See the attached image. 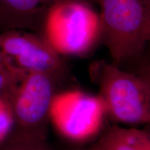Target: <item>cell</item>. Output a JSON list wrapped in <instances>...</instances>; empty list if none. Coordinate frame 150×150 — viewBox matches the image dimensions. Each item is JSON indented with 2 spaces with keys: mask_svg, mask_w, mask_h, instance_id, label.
I'll return each instance as SVG.
<instances>
[{
  "mask_svg": "<svg viewBox=\"0 0 150 150\" xmlns=\"http://www.w3.org/2000/svg\"><path fill=\"white\" fill-rule=\"evenodd\" d=\"M102 6L100 35L117 65L147 44L150 11L145 0H102Z\"/></svg>",
  "mask_w": 150,
  "mask_h": 150,
  "instance_id": "6da1fadb",
  "label": "cell"
},
{
  "mask_svg": "<svg viewBox=\"0 0 150 150\" xmlns=\"http://www.w3.org/2000/svg\"><path fill=\"white\" fill-rule=\"evenodd\" d=\"M106 113L118 122L150 125V84L143 76L100 63L96 70Z\"/></svg>",
  "mask_w": 150,
  "mask_h": 150,
  "instance_id": "7a4b0ae2",
  "label": "cell"
},
{
  "mask_svg": "<svg viewBox=\"0 0 150 150\" xmlns=\"http://www.w3.org/2000/svg\"><path fill=\"white\" fill-rule=\"evenodd\" d=\"M100 34V16L79 1H58L47 13L45 40L59 55L86 53Z\"/></svg>",
  "mask_w": 150,
  "mask_h": 150,
  "instance_id": "3957f363",
  "label": "cell"
},
{
  "mask_svg": "<svg viewBox=\"0 0 150 150\" xmlns=\"http://www.w3.org/2000/svg\"><path fill=\"white\" fill-rule=\"evenodd\" d=\"M58 81L43 73L22 76L8 100L13 119L11 135L47 140Z\"/></svg>",
  "mask_w": 150,
  "mask_h": 150,
  "instance_id": "277c9868",
  "label": "cell"
},
{
  "mask_svg": "<svg viewBox=\"0 0 150 150\" xmlns=\"http://www.w3.org/2000/svg\"><path fill=\"white\" fill-rule=\"evenodd\" d=\"M106 115V107L99 95L67 91L54 96L50 120L65 138L83 142L98 134Z\"/></svg>",
  "mask_w": 150,
  "mask_h": 150,
  "instance_id": "5b68a950",
  "label": "cell"
},
{
  "mask_svg": "<svg viewBox=\"0 0 150 150\" xmlns=\"http://www.w3.org/2000/svg\"><path fill=\"white\" fill-rule=\"evenodd\" d=\"M0 53L22 74L43 73L59 81L66 72L61 55L45 40L33 35L15 32L0 34Z\"/></svg>",
  "mask_w": 150,
  "mask_h": 150,
  "instance_id": "8992f818",
  "label": "cell"
},
{
  "mask_svg": "<svg viewBox=\"0 0 150 150\" xmlns=\"http://www.w3.org/2000/svg\"><path fill=\"white\" fill-rule=\"evenodd\" d=\"M86 150H140L133 129L112 127Z\"/></svg>",
  "mask_w": 150,
  "mask_h": 150,
  "instance_id": "52a82bcc",
  "label": "cell"
},
{
  "mask_svg": "<svg viewBox=\"0 0 150 150\" xmlns=\"http://www.w3.org/2000/svg\"><path fill=\"white\" fill-rule=\"evenodd\" d=\"M24 74L14 68L0 53V98L8 102L19 81Z\"/></svg>",
  "mask_w": 150,
  "mask_h": 150,
  "instance_id": "ba28073f",
  "label": "cell"
},
{
  "mask_svg": "<svg viewBox=\"0 0 150 150\" xmlns=\"http://www.w3.org/2000/svg\"><path fill=\"white\" fill-rule=\"evenodd\" d=\"M0 150H54L47 140L32 139L9 135L1 145Z\"/></svg>",
  "mask_w": 150,
  "mask_h": 150,
  "instance_id": "9c48e42d",
  "label": "cell"
},
{
  "mask_svg": "<svg viewBox=\"0 0 150 150\" xmlns=\"http://www.w3.org/2000/svg\"><path fill=\"white\" fill-rule=\"evenodd\" d=\"M52 0H0L5 11H10L17 15L27 16L36 11L41 10Z\"/></svg>",
  "mask_w": 150,
  "mask_h": 150,
  "instance_id": "30bf717a",
  "label": "cell"
},
{
  "mask_svg": "<svg viewBox=\"0 0 150 150\" xmlns=\"http://www.w3.org/2000/svg\"><path fill=\"white\" fill-rule=\"evenodd\" d=\"M13 127V119L8 102L0 98V145L10 135Z\"/></svg>",
  "mask_w": 150,
  "mask_h": 150,
  "instance_id": "8fae6325",
  "label": "cell"
},
{
  "mask_svg": "<svg viewBox=\"0 0 150 150\" xmlns=\"http://www.w3.org/2000/svg\"><path fill=\"white\" fill-rule=\"evenodd\" d=\"M136 142L140 150H150V132L133 129Z\"/></svg>",
  "mask_w": 150,
  "mask_h": 150,
  "instance_id": "7c38bea8",
  "label": "cell"
},
{
  "mask_svg": "<svg viewBox=\"0 0 150 150\" xmlns=\"http://www.w3.org/2000/svg\"><path fill=\"white\" fill-rule=\"evenodd\" d=\"M141 75L148 81V82L150 84V61L148 62L147 64L145 65V66L143 67Z\"/></svg>",
  "mask_w": 150,
  "mask_h": 150,
  "instance_id": "4fadbf2b",
  "label": "cell"
},
{
  "mask_svg": "<svg viewBox=\"0 0 150 150\" xmlns=\"http://www.w3.org/2000/svg\"><path fill=\"white\" fill-rule=\"evenodd\" d=\"M147 43H149L150 45V24L147 33Z\"/></svg>",
  "mask_w": 150,
  "mask_h": 150,
  "instance_id": "5bb4252c",
  "label": "cell"
},
{
  "mask_svg": "<svg viewBox=\"0 0 150 150\" xmlns=\"http://www.w3.org/2000/svg\"><path fill=\"white\" fill-rule=\"evenodd\" d=\"M145 1L146 4H147L148 8H149V11H150V0H145Z\"/></svg>",
  "mask_w": 150,
  "mask_h": 150,
  "instance_id": "9a60e30c",
  "label": "cell"
},
{
  "mask_svg": "<svg viewBox=\"0 0 150 150\" xmlns=\"http://www.w3.org/2000/svg\"><path fill=\"white\" fill-rule=\"evenodd\" d=\"M72 150H86V149H72Z\"/></svg>",
  "mask_w": 150,
  "mask_h": 150,
  "instance_id": "2e32d148",
  "label": "cell"
}]
</instances>
